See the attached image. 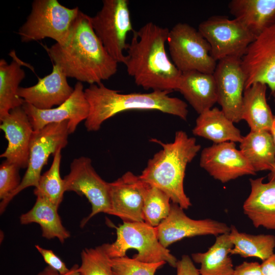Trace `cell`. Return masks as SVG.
Here are the masks:
<instances>
[{"label": "cell", "mask_w": 275, "mask_h": 275, "mask_svg": "<svg viewBox=\"0 0 275 275\" xmlns=\"http://www.w3.org/2000/svg\"><path fill=\"white\" fill-rule=\"evenodd\" d=\"M51 61L67 77L98 84L117 72L118 63L107 52L95 34L90 16L80 11L68 41L44 46Z\"/></svg>", "instance_id": "obj_1"}, {"label": "cell", "mask_w": 275, "mask_h": 275, "mask_svg": "<svg viewBox=\"0 0 275 275\" xmlns=\"http://www.w3.org/2000/svg\"><path fill=\"white\" fill-rule=\"evenodd\" d=\"M169 30L148 22L133 31L124 64L135 84L146 90L177 91L182 74L165 48Z\"/></svg>", "instance_id": "obj_2"}, {"label": "cell", "mask_w": 275, "mask_h": 275, "mask_svg": "<svg viewBox=\"0 0 275 275\" xmlns=\"http://www.w3.org/2000/svg\"><path fill=\"white\" fill-rule=\"evenodd\" d=\"M168 91L120 93L102 82L90 85L85 94L90 109L85 125L89 131L98 130L102 124L115 115L130 110H155L186 121L188 110L185 101L171 97Z\"/></svg>", "instance_id": "obj_3"}, {"label": "cell", "mask_w": 275, "mask_h": 275, "mask_svg": "<svg viewBox=\"0 0 275 275\" xmlns=\"http://www.w3.org/2000/svg\"><path fill=\"white\" fill-rule=\"evenodd\" d=\"M150 141L159 144L162 149L149 159L140 178L164 192L172 203L188 209L191 203L184 190L185 171L201 150V145L183 130L176 132L171 143H164L156 139Z\"/></svg>", "instance_id": "obj_4"}, {"label": "cell", "mask_w": 275, "mask_h": 275, "mask_svg": "<svg viewBox=\"0 0 275 275\" xmlns=\"http://www.w3.org/2000/svg\"><path fill=\"white\" fill-rule=\"evenodd\" d=\"M80 10L68 8L57 0H35L31 13L18 34L22 42L49 38L65 44L69 40Z\"/></svg>", "instance_id": "obj_5"}, {"label": "cell", "mask_w": 275, "mask_h": 275, "mask_svg": "<svg viewBox=\"0 0 275 275\" xmlns=\"http://www.w3.org/2000/svg\"><path fill=\"white\" fill-rule=\"evenodd\" d=\"M116 231L115 242L107 243L111 258L124 257L128 250L133 249L138 251L132 257L135 260L146 263L164 261L176 268L178 260L159 241L156 227L144 222H123L116 227Z\"/></svg>", "instance_id": "obj_6"}, {"label": "cell", "mask_w": 275, "mask_h": 275, "mask_svg": "<svg viewBox=\"0 0 275 275\" xmlns=\"http://www.w3.org/2000/svg\"><path fill=\"white\" fill-rule=\"evenodd\" d=\"M167 43L171 61L181 72L214 73L217 63L211 56L210 45L193 26L177 23L169 30Z\"/></svg>", "instance_id": "obj_7"}, {"label": "cell", "mask_w": 275, "mask_h": 275, "mask_svg": "<svg viewBox=\"0 0 275 275\" xmlns=\"http://www.w3.org/2000/svg\"><path fill=\"white\" fill-rule=\"evenodd\" d=\"M92 28L104 47L118 63H124L127 36L134 30L127 0H103L101 9L90 16Z\"/></svg>", "instance_id": "obj_8"}, {"label": "cell", "mask_w": 275, "mask_h": 275, "mask_svg": "<svg viewBox=\"0 0 275 275\" xmlns=\"http://www.w3.org/2000/svg\"><path fill=\"white\" fill-rule=\"evenodd\" d=\"M69 121L51 123L42 129L34 131L30 147L26 171L18 187L7 198L2 200L0 212L3 213L12 199L20 191L30 186L36 187L41 176V171L47 163L51 154L68 144Z\"/></svg>", "instance_id": "obj_9"}, {"label": "cell", "mask_w": 275, "mask_h": 275, "mask_svg": "<svg viewBox=\"0 0 275 275\" xmlns=\"http://www.w3.org/2000/svg\"><path fill=\"white\" fill-rule=\"evenodd\" d=\"M198 30L210 47V54L217 62L227 57L241 59L256 37L238 20L221 15L202 21Z\"/></svg>", "instance_id": "obj_10"}, {"label": "cell", "mask_w": 275, "mask_h": 275, "mask_svg": "<svg viewBox=\"0 0 275 275\" xmlns=\"http://www.w3.org/2000/svg\"><path fill=\"white\" fill-rule=\"evenodd\" d=\"M70 172L64 177L65 191H74L84 196L91 205V212L80 223L83 227L96 214H109L111 200L109 183L105 181L94 169L91 159L81 156L71 162Z\"/></svg>", "instance_id": "obj_11"}, {"label": "cell", "mask_w": 275, "mask_h": 275, "mask_svg": "<svg viewBox=\"0 0 275 275\" xmlns=\"http://www.w3.org/2000/svg\"><path fill=\"white\" fill-rule=\"evenodd\" d=\"M213 74L217 88V103L233 123L240 122L246 82L241 59L227 57L218 61Z\"/></svg>", "instance_id": "obj_12"}, {"label": "cell", "mask_w": 275, "mask_h": 275, "mask_svg": "<svg viewBox=\"0 0 275 275\" xmlns=\"http://www.w3.org/2000/svg\"><path fill=\"white\" fill-rule=\"evenodd\" d=\"M245 89L256 82L275 91V24L256 37L241 58Z\"/></svg>", "instance_id": "obj_13"}, {"label": "cell", "mask_w": 275, "mask_h": 275, "mask_svg": "<svg viewBox=\"0 0 275 275\" xmlns=\"http://www.w3.org/2000/svg\"><path fill=\"white\" fill-rule=\"evenodd\" d=\"M159 241L167 248L185 237L229 233L230 227L225 223L209 218L195 220L188 217L183 209L172 203L168 216L156 227Z\"/></svg>", "instance_id": "obj_14"}, {"label": "cell", "mask_w": 275, "mask_h": 275, "mask_svg": "<svg viewBox=\"0 0 275 275\" xmlns=\"http://www.w3.org/2000/svg\"><path fill=\"white\" fill-rule=\"evenodd\" d=\"M200 166L214 179L226 183L244 175H255L256 172L237 149L235 143L228 142L204 148Z\"/></svg>", "instance_id": "obj_15"}, {"label": "cell", "mask_w": 275, "mask_h": 275, "mask_svg": "<svg viewBox=\"0 0 275 275\" xmlns=\"http://www.w3.org/2000/svg\"><path fill=\"white\" fill-rule=\"evenodd\" d=\"M22 107L34 131L39 130L49 124L68 121L69 134L73 133L77 125L86 120L90 109L83 85L79 81L75 85L71 96L57 107L40 109L26 103Z\"/></svg>", "instance_id": "obj_16"}, {"label": "cell", "mask_w": 275, "mask_h": 275, "mask_svg": "<svg viewBox=\"0 0 275 275\" xmlns=\"http://www.w3.org/2000/svg\"><path fill=\"white\" fill-rule=\"evenodd\" d=\"M144 182L131 172H127L114 182L109 183L111 210L109 214L117 216L123 222H144Z\"/></svg>", "instance_id": "obj_17"}, {"label": "cell", "mask_w": 275, "mask_h": 275, "mask_svg": "<svg viewBox=\"0 0 275 275\" xmlns=\"http://www.w3.org/2000/svg\"><path fill=\"white\" fill-rule=\"evenodd\" d=\"M0 121V128L8 142L7 148L0 157L20 168H27L34 131L28 115L20 106L11 110Z\"/></svg>", "instance_id": "obj_18"}, {"label": "cell", "mask_w": 275, "mask_h": 275, "mask_svg": "<svg viewBox=\"0 0 275 275\" xmlns=\"http://www.w3.org/2000/svg\"><path fill=\"white\" fill-rule=\"evenodd\" d=\"M74 88L67 77L57 65L53 64L51 73L38 78L37 83L29 87H19L18 94L24 103L40 109L60 105L72 94Z\"/></svg>", "instance_id": "obj_19"}, {"label": "cell", "mask_w": 275, "mask_h": 275, "mask_svg": "<svg viewBox=\"0 0 275 275\" xmlns=\"http://www.w3.org/2000/svg\"><path fill=\"white\" fill-rule=\"evenodd\" d=\"M263 180H250L251 192L243 203V212L255 227L275 230V181Z\"/></svg>", "instance_id": "obj_20"}, {"label": "cell", "mask_w": 275, "mask_h": 275, "mask_svg": "<svg viewBox=\"0 0 275 275\" xmlns=\"http://www.w3.org/2000/svg\"><path fill=\"white\" fill-rule=\"evenodd\" d=\"M177 91L199 115L212 108L217 101V88L213 74L198 71L182 72Z\"/></svg>", "instance_id": "obj_21"}, {"label": "cell", "mask_w": 275, "mask_h": 275, "mask_svg": "<svg viewBox=\"0 0 275 275\" xmlns=\"http://www.w3.org/2000/svg\"><path fill=\"white\" fill-rule=\"evenodd\" d=\"M228 8L255 37L275 24V0H232Z\"/></svg>", "instance_id": "obj_22"}, {"label": "cell", "mask_w": 275, "mask_h": 275, "mask_svg": "<svg viewBox=\"0 0 275 275\" xmlns=\"http://www.w3.org/2000/svg\"><path fill=\"white\" fill-rule=\"evenodd\" d=\"M217 107L211 108L199 115L193 133L219 144L231 142L240 143L243 136L240 130Z\"/></svg>", "instance_id": "obj_23"}, {"label": "cell", "mask_w": 275, "mask_h": 275, "mask_svg": "<svg viewBox=\"0 0 275 275\" xmlns=\"http://www.w3.org/2000/svg\"><path fill=\"white\" fill-rule=\"evenodd\" d=\"M267 87L264 84L256 82L244 91L241 120L252 131H270L274 115L267 102Z\"/></svg>", "instance_id": "obj_24"}, {"label": "cell", "mask_w": 275, "mask_h": 275, "mask_svg": "<svg viewBox=\"0 0 275 275\" xmlns=\"http://www.w3.org/2000/svg\"><path fill=\"white\" fill-rule=\"evenodd\" d=\"M13 60L8 64L5 60H0V120L9 112L24 103L18 92L19 84L25 74L21 66L25 65L16 55L11 53Z\"/></svg>", "instance_id": "obj_25"}, {"label": "cell", "mask_w": 275, "mask_h": 275, "mask_svg": "<svg viewBox=\"0 0 275 275\" xmlns=\"http://www.w3.org/2000/svg\"><path fill=\"white\" fill-rule=\"evenodd\" d=\"M239 150L256 172L273 168L275 146L270 131L251 130L243 136Z\"/></svg>", "instance_id": "obj_26"}, {"label": "cell", "mask_w": 275, "mask_h": 275, "mask_svg": "<svg viewBox=\"0 0 275 275\" xmlns=\"http://www.w3.org/2000/svg\"><path fill=\"white\" fill-rule=\"evenodd\" d=\"M58 207L43 198L37 197L33 207L20 217L21 224L37 223L40 226L42 237L50 239L57 238L64 243L70 236L64 227L58 212Z\"/></svg>", "instance_id": "obj_27"}, {"label": "cell", "mask_w": 275, "mask_h": 275, "mask_svg": "<svg viewBox=\"0 0 275 275\" xmlns=\"http://www.w3.org/2000/svg\"><path fill=\"white\" fill-rule=\"evenodd\" d=\"M233 244L229 233L216 236L214 244L205 253L191 255L194 262L200 264L201 275H233L234 268L229 256Z\"/></svg>", "instance_id": "obj_28"}, {"label": "cell", "mask_w": 275, "mask_h": 275, "mask_svg": "<svg viewBox=\"0 0 275 275\" xmlns=\"http://www.w3.org/2000/svg\"><path fill=\"white\" fill-rule=\"evenodd\" d=\"M233 248L230 255H239L242 257H255L262 261L273 254L275 236L273 235H251L239 232L232 225L229 233Z\"/></svg>", "instance_id": "obj_29"}, {"label": "cell", "mask_w": 275, "mask_h": 275, "mask_svg": "<svg viewBox=\"0 0 275 275\" xmlns=\"http://www.w3.org/2000/svg\"><path fill=\"white\" fill-rule=\"evenodd\" d=\"M61 150L58 149L53 155L51 167L41 175L38 185L34 190L35 196L44 198L58 208L65 192L64 179L60 175Z\"/></svg>", "instance_id": "obj_30"}, {"label": "cell", "mask_w": 275, "mask_h": 275, "mask_svg": "<svg viewBox=\"0 0 275 275\" xmlns=\"http://www.w3.org/2000/svg\"><path fill=\"white\" fill-rule=\"evenodd\" d=\"M144 183V221L152 227H156L168 216L171 209V199L159 189Z\"/></svg>", "instance_id": "obj_31"}, {"label": "cell", "mask_w": 275, "mask_h": 275, "mask_svg": "<svg viewBox=\"0 0 275 275\" xmlns=\"http://www.w3.org/2000/svg\"><path fill=\"white\" fill-rule=\"evenodd\" d=\"M107 243L94 248H86L81 252L79 275H113L111 259L107 252Z\"/></svg>", "instance_id": "obj_32"}, {"label": "cell", "mask_w": 275, "mask_h": 275, "mask_svg": "<svg viewBox=\"0 0 275 275\" xmlns=\"http://www.w3.org/2000/svg\"><path fill=\"white\" fill-rule=\"evenodd\" d=\"M113 275H154L156 270L166 263H146L124 257L111 259Z\"/></svg>", "instance_id": "obj_33"}, {"label": "cell", "mask_w": 275, "mask_h": 275, "mask_svg": "<svg viewBox=\"0 0 275 275\" xmlns=\"http://www.w3.org/2000/svg\"><path fill=\"white\" fill-rule=\"evenodd\" d=\"M20 168L16 165L5 160L0 166V199L7 198L20 185Z\"/></svg>", "instance_id": "obj_34"}, {"label": "cell", "mask_w": 275, "mask_h": 275, "mask_svg": "<svg viewBox=\"0 0 275 275\" xmlns=\"http://www.w3.org/2000/svg\"><path fill=\"white\" fill-rule=\"evenodd\" d=\"M35 248L48 266L57 270L60 274H65L70 270V268L69 269L52 250L44 249L38 244L35 245Z\"/></svg>", "instance_id": "obj_35"}, {"label": "cell", "mask_w": 275, "mask_h": 275, "mask_svg": "<svg viewBox=\"0 0 275 275\" xmlns=\"http://www.w3.org/2000/svg\"><path fill=\"white\" fill-rule=\"evenodd\" d=\"M177 275H201L190 258L183 255L176 264Z\"/></svg>", "instance_id": "obj_36"}, {"label": "cell", "mask_w": 275, "mask_h": 275, "mask_svg": "<svg viewBox=\"0 0 275 275\" xmlns=\"http://www.w3.org/2000/svg\"><path fill=\"white\" fill-rule=\"evenodd\" d=\"M233 275H263L261 264L257 262L244 261L234 268Z\"/></svg>", "instance_id": "obj_37"}, {"label": "cell", "mask_w": 275, "mask_h": 275, "mask_svg": "<svg viewBox=\"0 0 275 275\" xmlns=\"http://www.w3.org/2000/svg\"><path fill=\"white\" fill-rule=\"evenodd\" d=\"M263 275H275V254L261 264Z\"/></svg>", "instance_id": "obj_38"}, {"label": "cell", "mask_w": 275, "mask_h": 275, "mask_svg": "<svg viewBox=\"0 0 275 275\" xmlns=\"http://www.w3.org/2000/svg\"><path fill=\"white\" fill-rule=\"evenodd\" d=\"M78 267L79 266L77 264H74L68 273L61 274L57 270L47 265L37 275H79L78 271Z\"/></svg>", "instance_id": "obj_39"}, {"label": "cell", "mask_w": 275, "mask_h": 275, "mask_svg": "<svg viewBox=\"0 0 275 275\" xmlns=\"http://www.w3.org/2000/svg\"><path fill=\"white\" fill-rule=\"evenodd\" d=\"M270 132L272 135L275 146V115ZM268 181H275V162L273 168L268 175Z\"/></svg>", "instance_id": "obj_40"}, {"label": "cell", "mask_w": 275, "mask_h": 275, "mask_svg": "<svg viewBox=\"0 0 275 275\" xmlns=\"http://www.w3.org/2000/svg\"><path fill=\"white\" fill-rule=\"evenodd\" d=\"M271 95L272 96V97H273V101H274V103L275 104V91L273 92H271Z\"/></svg>", "instance_id": "obj_41"}]
</instances>
